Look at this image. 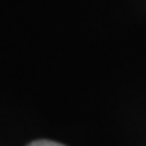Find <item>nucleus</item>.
Listing matches in <instances>:
<instances>
[{
  "label": "nucleus",
  "instance_id": "obj_1",
  "mask_svg": "<svg viewBox=\"0 0 146 146\" xmlns=\"http://www.w3.org/2000/svg\"><path fill=\"white\" fill-rule=\"evenodd\" d=\"M28 146H64V144L54 142V141H34V142H30Z\"/></svg>",
  "mask_w": 146,
  "mask_h": 146
}]
</instances>
